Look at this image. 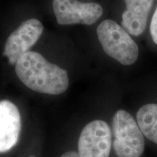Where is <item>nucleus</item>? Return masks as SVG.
<instances>
[{"label": "nucleus", "mask_w": 157, "mask_h": 157, "mask_svg": "<svg viewBox=\"0 0 157 157\" xmlns=\"http://www.w3.org/2000/svg\"><path fill=\"white\" fill-rule=\"evenodd\" d=\"M17 77L29 89L48 95H60L68 89V73L38 52L29 51L15 64Z\"/></svg>", "instance_id": "f257e3e1"}, {"label": "nucleus", "mask_w": 157, "mask_h": 157, "mask_svg": "<svg viewBox=\"0 0 157 157\" xmlns=\"http://www.w3.org/2000/svg\"><path fill=\"white\" fill-rule=\"evenodd\" d=\"M97 35L105 54L120 63L129 66L138 58L136 43L123 27L112 20H105L97 28Z\"/></svg>", "instance_id": "f03ea898"}, {"label": "nucleus", "mask_w": 157, "mask_h": 157, "mask_svg": "<svg viewBox=\"0 0 157 157\" xmlns=\"http://www.w3.org/2000/svg\"><path fill=\"white\" fill-rule=\"evenodd\" d=\"M113 146L118 157H140L145 149V140L137 123L129 113L118 110L112 122Z\"/></svg>", "instance_id": "7ed1b4c3"}, {"label": "nucleus", "mask_w": 157, "mask_h": 157, "mask_svg": "<svg viewBox=\"0 0 157 157\" xmlns=\"http://www.w3.org/2000/svg\"><path fill=\"white\" fill-rule=\"evenodd\" d=\"M112 135L109 124L103 120L90 121L84 127L78 142L80 157H109Z\"/></svg>", "instance_id": "20e7f679"}, {"label": "nucleus", "mask_w": 157, "mask_h": 157, "mask_svg": "<svg viewBox=\"0 0 157 157\" xmlns=\"http://www.w3.org/2000/svg\"><path fill=\"white\" fill-rule=\"evenodd\" d=\"M52 7L60 25H92L103 13L101 6L97 3L81 2L78 0H52Z\"/></svg>", "instance_id": "39448f33"}, {"label": "nucleus", "mask_w": 157, "mask_h": 157, "mask_svg": "<svg viewBox=\"0 0 157 157\" xmlns=\"http://www.w3.org/2000/svg\"><path fill=\"white\" fill-rule=\"evenodd\" d=\"M44 26L39 20L29 19L10 35L5 42L3 55L10 64H16L21 56L29 52L41 36Z\"/></svg>", "instance_id": "423d86ee"}, {"label": "nucleus", "mask_w": 157, "mask_h": 157, "mask_svg": "<svg viewBox=\"0 0 157 157\" xmlns=\"http://www.w3.org/2000/svg\"><path fill=\"white\" fill-rule=\"evenodd\" d=\"M21 129L19 110L7 100L0 101V153L11 150L18 141Z\"/></svg>", "instance_id": "0eeeda50"}, {"label": "nucleus", "mask_w": 157, "mask_h": 157, "mask_svg": "<svg viewBox=\"0 0 157 157\" xmlns=\"http://www.w3.org/2000/svg\"><path fill=\"white\" fill-rule=\"evenodd\" d=\"M126 10L122 13L121 25L129 34L140 36L147 25L154 0H124Z\"/></svg>", "instance_id": "6e6552de"}, {"label": "nucleus", "mask_w": 157, "mask_h": 157, "mask_svg": "<svg viewBox=\"0 0 157 157\" xmlns=\"http://www.w3.org/2000/svg\"><path fill=\"white\" fill-rule=\"evenodd\" d=\"M137 123L148 140L157 144V103H148L139 109Z\"/></svg>", "instance_id": "1a4fd4ad"}, {"label": "nucleus", "mask_w": 157, "mask_h": 157, "mask_svg": "<svg viewBox=\"0 0 157 157\" xmlns=\"http://www.w3.org/2000/svg\"><path fill=\"white\" fill-rule=\"evenodd\" d=\"M150 32L153 41L155 44H157V7L155 10L151 19V22Z\"/></svg>", "instance_id": "9d476101"}, {"label": "nucleus", "mask_w": 157, "mask_h": 157, "mask_svg": "<svg viewBox=\"0 0 157 157\" xmlns=\"http://www.w3.org/2000/svg\"><path fill=\"white\" fill-rule=\"evenodd\" d=\"M60 157H80L78 153L75 151H67L61 155Z\"/></svg>", "instance_id": "9b49d317"}]
</instances>
